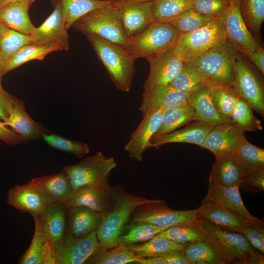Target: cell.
<instances>
[{
	"instance_id": "cell-1",
	"label": "cell",
	"mask_w": 264,
	"mask_h": 264,
	"mask_svg": "<svg viewBox=\"0 0 264 264\" xmlns=\"http://www.w3.org/2000/svg\"><path fill=\"white\" fill-rule=\"evenodd\" d=\"M160 200L135 196L128 193L121 186H116L113 205L103 216L96 230L100 247L110 249L117 246L134 210L141 205Z\"/></svg>"
},
{
	"instance_id": "cell-2",
	"label": "cell",
	"mask_w": 264,
	"mask_h": 264,
	"mask_svg": "<svg viewBox=\"0 0 264 264\" xmlns=\"http://www.w3.org/2000/svg\"><path fill=\"white\" fill-rule=\"evenodd\" d=\"M72 26L85 36H96L124 48L130 40L123 27L117 0L86 14Z\"/></svg>"
},
{
	"instance_id": "cell-3",
	"label": "cell",
	"mask_w": 264,
	"mask_h": 264,
	"mask_svg": "<svg viewBox=\"0 0 264 264\" xmlns=\"http://www.w3.org/2000/svg\"><path fill=\"white\" fill-rule=\"evenodd\" d=\"M86 36L115 87L129 92L134 75L135 59L121 45L96 36Z\"/></svg>"
},
{
	"instance_id": "cell-4",
	"label": "cell",
	"mask_w": 264,
	"mask_h": 264,
	"mask_svg": "<svg viewBox=\"0 0 264 264\" xmlns=\"http://www.w3.org/2000/svg\"><path fill=\"white\" fill-rule=\"evenodd\" d=\"M240 54L227 39L194 60L184 63L199 69L207 77L210 85L234 88L235 64Z\"/></svg>"
},
{
	"instance_id": "cell-5",
	"label": "cell",
	"mask_w": 264,
	"mask_h": 264,
	"mask_svg": "<svg viewBox=\"0 0 264 264\" xmlns=\"http://www.w3.org/2000/svg\"><path fill=\"white\" fill-rule=\"evenodd\" d=\"M178 31L169 23L154 21L140 33L130 37L128 52L135 60L156 58L174 47Z\"/></svg>"
},
{
	"instance_id": "cell-6",
	"label": "cell",
	"mask_w": 264,
	"mask_h": 264,
	"mask_svg": "<svg viewBox=\"0 0 264 264\" xmlns=\"http://www.w3.org/2000/svg\"><path fill=\"white\" fill-rule=\"evenodd\" d=\"M226 40L224 24L218 18L195 30L179 34L173 50L183 62H189Z\"/></svg>"
},
{
	"instance_id": "cell-7",
	"label": "cell",
	"mask_w": 264,
	"mask_h": 264,
	"mask_svg": "<svg viewBox=\"0 0 264 264\" xmlns=\"http://www.w3.org/2000/svg\"><path fill=\"white\" fill-rule=\"evenodd\" d=\"M217 248L226 264H245L254 248L241 233L223 230L208 220L198 217L193 222Z\"/></svg>"
},
{
	"instance_id": "cell-8",
	"label": "cell",
	"mask_w": 264,
	"mask_h": 264,
	"mask_svg": "<svg viewBox=\"0 0 264 264\" xmlns=\"http://www.w3.org/2000/svg\"><path fill=\"white\" fill-rule=\"evenodd\" d=\"M117 166L114 159L101 152L86 157L79 162L65 166L74 191L84 186L102 185L109 183V177Z\"/></svg>"
},
{
	"instance_id": "cell-9",
	"label": "cell",
	"mask_w": 264,
	"mask_h": 264,
	"mask_svg": "<svg viewBox=\"0 0 264 264\" xmlns=\"http://www.w3.org/2000/svg\"><path fill=\"white\" fill-rule=\"evenodd\" d=\"M198 217L197 209L175 210L163 200L138 206L132 213L129 224L149 223L161 227L193 223Z\"/></svg>"
},
{
	"instance_id": "cell-10",
	"label": "cell",
	"mask_w": 264,
	"mask_h": 264,
	"mask_svg": "<svg viewBox=\"0 0 264 264\" xmlns=\"http://www.w3.org/2000/svg\"><path fill=\"white\" fill-rule=\"evenodd\" d=\"M234 88L240 97L264 117L263 84L257 74L240 55L235 64Z\"/></svg>"
},
{
	"instance_id": "cell-11",
	"label": "cell",
	"mask_w": 264,
	"mask_h": 264,
	"mask_svg": "<svg viewBox=\"0 0 264 264\" xmlns=\"http://www.w3.org/2000/svg\"><path fill=\"white\" fill-rule=\"evenodd\" d=\"M227 39L243 55L255 50L260 44L247 27L242 17L240 0H231L225 13L220 17Z\"/></svg>"
},
{
	"instance_id": "cell-12",
	"label": "cell",
	"mask_w": 264,
	"mask_h": 264,
	"mask_svg": "<svg viewBox=\"0 0 264 264\" xmlns=\"http://www.w3.org/2000/svg\"><path fill=\"white\" fill-rule=\"evenodd\" d=\"M115 196V187L110 183L102 185L82 187L74 191L64 202L67 208L82 206L104 216L112 207Z\"/></svg>"
},
{
	"instance_id": "cell-13",
	"label": "cell",
	"mask_w": 264,
	"mask_h": 264,
	"mask_svg": "<svg viewBox=\"0 0 264 264\" xmlns=\"http://www.w3.org/2000/svg\"><path fill=\"white\" fill-rule=\"evenodd\" d=\"M96 231L80 237L66 236L54 252L57 264H82L100 248Z\"/></svg>"
},
{
	"instance_id": "cell-14",
	"label": "cell",
	"mask_w": 264,
	"mask_h": 264,
	"mask_svg": "<svg viewBox=\"0 0 264 264\" xmlns=\"http://www.w3.org/2000/svg\"><path fill=\"white\" fill-rule=\"evenodd\" d=\"M244 132L233 123L216 125L209 132L200 147L211 151L215 157L234 154L245 138Z\"/></svg>"
},
{
	"instance_id": "cell-15",
	"label": "cell",
	"mask_w": 264,
	"mask_h": 264,
	"mask_svg": "<svg viewBox=\"0 0 264 264\" xmlns=\"http://www.w3.org/2000/svg\"><path fill=\"white\" fill-rule=\"evenodd\" d=\"M52 5L54 8L53 11L40 26L35 27L31 36L32 43L56 45L61 51H67L69 48V35L62 8L58 3Z\"/></svg>"
},
{
	"instance_id": "cell-16",
	"label": "cell",
	"mask_w": 264,
	"mask_h": 264,
	"mask_svg": "<svg viewBox=\"0 0 264 264\" xmlns=\"http://www.w3.org/2000/svg\"><path fill=\"white\" fill-rule=\"evenodd\" d=\"M163 110H150L144 115L141 123L132 132L124 149L130 157L142 161L146 150L152 147L151 140L159 128Z\"/></svg>"
},
{
	"instance_id": "cell-17",
	"label": "cell",
	"mask_w": 264,
	"mask_h": 264,
	"mask_svg": "<svg viewBox=\"0 0 264 264\" xmlns=\"http://www.w3.org/2000/svg\"><path fill=\"white\" fill-rule=\"evenodd\" d=\"M39 217L44 235L54 254L66 237L67 208L64 202L45 205Z\"/></svg>"
},
{
	"instance_id": "cell-18",
	"label": "cell",
	"mask_w": 264,
	"mask_h": 264,
	"mask_svg": "<svg viewBox=\"0 0 264 264\" xmlns=\"http://www.w3.org/2000/svg\"><path fill=\"white\" fill-rule=\"evenodd\" d=\"M197 210L198 217L205 218L226 231L242 233L245 228L256 222L208 199H203Z\"/></svg>"
},
{
	"instance_id": "cell-19",
	"label": "cell",
	"mask_w": 264,
	"mask_h": 264,
	"mask_svg": "<svg viewBox=\"0 0 264 264\" xmlns=\"http://www.w3.org/2000/svg\"><path fill=\"white\" fill-rule=\"evenodd\" d=\"M189 94L179 91L169 84L144 90L139 108L144 115L150 110H166L190 103Z\"/></svg>"
},
{
	"instance_id": "cell-20",
	"label": "cell",
	"mask_w": 264,
	"mask_h": 264,
	"mask_svg": "<svg viewBox=\"0 0 264 264\" xmlns=\"http://www.w3.org/2000/svg\"><path fill=\"white\" fill-rule=\"evenodd\" d=\"M123 27L130 37L142 32L155 21L153 1L126 2L117 0Z\"/></svg>"
},
{
	"instance_id": "cell-21",
	"label": "cell",
	"mask_w": 264,
	"mask_h": 264,
	"mask_svg": "<svg viewBox=\"0 0 264 264\" xmlns=\"http://www.w3.org/2000/svg\"><path fill=\"white\" fill-rule=\"evenodd\" d=\"M150 72L143 85L144 90L168 84L180 72L183 62L174 53L173 48L148 60Z\"/></svg>"
},
{
	"instance_id": "cell-22",
	"label": "cell",
	"mask_w": 264,
	"mask_h": 264,
	"mask_svg": "<svg viewBox=\"0 0 264 264\" xmlns=\"http://www.w3.org/2000/svg\"><path fill=\"white\" fill-rule=\"evenodd\" d=\"M31 181L45 205L64 202L74 192L68 175L63 169L55 175L35 177Z\"/></svg>"
},
{
	"instance_id": "cell-23",
	"label": "cell",
	"mask_w": 264,
	"mask_h": 264,
	"mask_svg": "<svg viewBox=\"0 0 264 264\" xmlns=\"http://www.w3.org/2000/svg\"><path fill=\"white\" fill-rule=\"evenodd\" d=\"M21 138L23 142L35 140L46 133L41 124L27 113L23 102L18 98L12 108L8 119L3 121Z\"/></svg>"
},
{
	"instance_id": "cell-24",
	"label": "cell",
	"mask_w": 264,
	"mask_h": 264,
	"mask_svg": "<svg viewBox=\"0 0 264 264\" xmlns=\"http://www.w3.org/2000/svg\"><path fill=\"white\" fill-rule=\"evenodd\" d=\"M203 199L211 200L253 222L261 220L245 207L239 187L227 186L209 181L207 193Z\"/></svg>"
},
{
	"instance_id": "cell-25",
	"label": "cell",
	"mask_w": 264,
	"mask_h": 264,
	"mask_svg": "<svg viewBox=\"0 0 264 264\" xmlns=\"http://www.w3.org/2000/svg\"><path fill=\"white\" fill-rule=\"evenodd\" d=\"M8 204L22 213L40 215L45 204L31 181L16 185L7 192Z\"/></svg>"
},
{
	"instance_id": "cell-26",
	"label": "cell",
	"mask_w": 264,
	"mask_h": 264,
	"mask_svg": "<svg viewBox=\"0 0 264 264\" xmlns=\"http://www.w3.org/2000/svg\"><path fill=\"white\" fill-rule=\"evenodd\" d=\"M215 126L202 121L191 122L184 128L175 130L152 140L151 142L152 147L158 149L163 144L170 143H187L200 147L209 132Z\"/></svg>"
},
{
	"instance_id": "cell-27",
	"label": "cell",
	"mask_w": 264,
	"mask_h": 264,
	"mask_svg": "<svg viewBox=\"0 0 264 264\" xmlns=\"http://www.w3.org/2000/svg\"><path fill=\"white\" fill-rule=\"evenodd\" d=\"M67 208L66 236L80 237L96 231L103 215L82 206Z\"/></svg>"
},
{
	"instance_id": "cell-28",
	"label": "cell",
	"mask_w": 264,
	"mask_h": 264,
	"mask_svg": "<svg viewBox=\"0 0 264 264\" xmlns=\"http://www.w3.org/2000/svg\"><path fill=\"white\" fill-rule=\"evenodd\" d=\"M30 7L18 1L0 7V23L21 33L31 36L35 26L28 14Z\"/></svg>"
},
{
	"instance_id": "cell-29",
	"label": "cell",
	"mask_w": 264,
	"mask_h": 264,
	"mask_svg": "<svg viewBox=\"0 0 264 264\" xmlns=\"http://www.w3.org/2000/svg\"><path fill=\"white\" fill-rule=\"evenodd\" d=\"M243 176L234 154L216 157L209 181L221 185L239 188Z\"/></svg>"
},
{
	"instance_id": "cell-30",
	"label": "cell",
	"mask_w": 264,
	"mask_h": 264,
	"mask_svg": "<svg viewBox=\"0 0 264 264\" xmlns=\"http://www.w3.org/2000/svg\"><path fill=\"white\" fill-rule=\"evenodd\" d=\"M189 100L195 110L193 121L204 122L215 126L229 123L217 112L211 99L210 86L190 93Z\"/></svg>"
},
{
	"instance_id": "cell-31",
	"label": "cell",
	"mask_w": 264,
	"mask_h": 264,
	"mask_svg": "<svg viewBox=\"0 0 264 264\" xmlns=\"http://www.w3.org/2000/svg\"><path fill=\"white\" fill-rule=\"evenodd\" d=\"M242 176L264 170V150L244 138L234 153Z\"/></svg>"
},
{
	"instance_id": "cell-32",
	"label": "cell",
	"mask_w": 264,
	"mask_h": 264,
	"mask_svg": "<svg viewBox=\"0 0 264 264\" xmlns=\"http://www.w3.org/2000/svg\"><path fill=\"white\" fill-rule=\"evenodd\" d=\"M195 110L191 103L164 110L160 126L151 141L191 122Z\"/></svg>"
},
{
	"instance_id": "cell-33",
	"label": "cell",
	"mask_w": 264,
	"mask_h": 264,
	"mask_svg": "<svg viewBox=\"0 0 264 264\" xmlns=\"http://www.w3.org/2000/svg\"><path fill=\"white\" fill-rule=\"evenodd\" d=\"M115 0H51L58 3L62 10L66 28L68 29L80 17L94 9L106 6Z\"/></svg>"
},
{
	"instance_id": "cell-34",
	"label": "cell",
	"mask_w": 264,
	"mask_h": 264,
	"mask_svg": "<svg viewBox=\"0 0 264 264\" xmlns=\"http://www.w3.org/2000/svg\"><path fill=\"white\" fill-rule=\"evenodd\" d=\"M168 84L179 91L190 94L210 86V83L199 69L183 62L180 72Z\"/></svg>"
},
{
	"instance_id": "cell-35",
	"label": "cell",
	"mask_w": 264,
	"mask_h": 264,
	"mask_svg": "<svg viewBox=\"0 0 264 264\" xmlns=\"http://www.w3.org/2000/svg\"><path fill=\"white\" fill-rule=\"evenodd\" d=\"M183 251L191 264H226L220 253L207 239L188 243L183 249Z\"/></svg>"
},
{
	"instance_id": "cell-36",
	"label": "cell",
	"mask_w": 264,
	"mask_h": 264,
	"mask_svg": "<svg viewBox=\"0 0 264 264\" xmlns=\"http://www.w3.org/2000/svg\"><path fill=\"white\" fill-rule=\"evenodd\" d=\"M141 258L138 257L128 246L118 244L110 248H100L94 253L85 264H126L139 263Z\"/></svg>"
},
{
	"instance_id": "cell-37",
	"label": "cell",
	"mask_w": 264,
	"mask_h": 264,
	"mask_svg": "<svg viewBox=\"0 0 264 264\" xmlns=\"http://www.w3.org/2000/svg\"><path fill=\"white\" fill-rule=\"evenodd\" d=\"M210 88L211 99L218 114L226 122L233 123L232 115L239 97L235 88L216 84L210 85Z\"/></svg>"
},
{
	"instance_id": "cell-38",
	"label": "cell",
	"mask_w": 264,
	"mask_h": 264,
	"mask_svg": "<svg viewBox=\"0 0 264 264\" xmlns=\"http://www.w3.org/2000/svg\"><path fill=\"white\" fill-rule=\"evenodd\" d=\"M61 51L53 45L30 43L22 47L19 51L5 64L4 74L8 71L33 60H42L49 53Z\"/></svg>"
},
{
	"instance_id": "cell-39",
	"label": "cell",
	"mask_w": 264,
	"mask_h": 264,
	"mask_svg": "<svg viewBox=\"0 0 264 264\" xmlns=\"http://www.w3.org/2000/svg\"><path fill=\"white\" fill-rule=\"evenodd\" d=\"M34 220V235L28 248L20 258L19 264H43L48 245V241L43 233L40 217L31 215Z\"/></svg>"
},
{
	"instance_id": "cell-40",
	"label": "cell",
	"mask_w": 264,
	"mask_h": 264,
	"mask_svg": "<svg viewBox=\"0 0 264 264\" xmlns=\"http://www.w3.org/2000/svg\"><path fill=\"white\" fill-rule=\"evenodd\" d=\"M32 38L0 23V54L5 63L23 46L32 43Z\"/></svg>"
},
{
	"instance_id": "cell-41",
	"label": "cell",
	"mask_w": 264,
	"mask_h": 264,
	"mask_svg": "<svg viewBox=\"0 0 264 264\" xmlns=\"http://www.w3.org/2000/svg\"><path fill=\"white\" fill-rule=\"evenodd\" d=\"M188 243H178L168 239L154 237L143 243L128 245L138 257L145 258L155 257L166 252L183 249Z\"/></svg>"
},
{
	"instance_id": "cell-42",
	"label": "cell",
	"mask_w": 264,
	"mask_h": 264,
	"mask_svg": "<svg viewBox=\"0 0 264 264\" xmlns=\"http://www.w3.org/2000/svg\"><path fill=\"white\" fill-rule=\"evenodd\" d=\"M195 0H153L155 21L167 22L193 7Z\"/></svg>"
},
{
	"instance_id": "cell-43",
	"label": "cell",
	"mask_w": 264,
	"mask_h": 264,
	"mask_svg": "<svg viewBox=\"0 0 264 264\" xmlns=\"http://www.w3.org/2000/svg\"><path fill=\"white\" fill-rule=\"evenodd\" d=\"M128 230L120 237L118 244L128 246L148 241L168 228L149 223L129 224Z\"/></svg>"
},
{
	"instance_id": "cell-44",
	"label": "cell",
	"mask_w": 264,
	"mask_h": 264,
	"mask_svg": "<svg viewBox=\"0 0 264 264\" xmlns=\"http://www.w3.org/2000/svg\"><path fill=\"white\" fill-rule=\"evenodd\" d=\"M240 8L247 27L258 36L264 21V0H240Z\"/></svg>"
},
{
	"instance_id": "cell-45",
	"label": "cell",
	"mask_w": 264,
	"mask_h": 264,
	"mask_svg": "<svg viewBox=\"0 0 264 264\" xmlns=\"http://www.w3.org/2000/svg\"><path fill=\"white\" fill-rule=\"evenodd\" d=\"M154 237L165 238L182 244L206 239L205 235L194 223L170 227L157 234Z\"/></svg>"
},
{
	"instance_id": "cell-46",
	"label": "cell",
	"mask_w": 264,
	"mask_h": 264,
	"mask_svg": "<svg viewBox=\"0 0 264 264\" xmlns=\"http://www.w3.org/2000/svg\"><path fill=\"white\" fill-rule=\"evenodd\" d=\"M216 18L202 15L192 8L167 21L179 34L189 32L200 28Z\"/></svg>"
},
{
	"instance_id": "cell-47",
	"label": "cell",
	"mask_w": 264,
	"mask_h": 264,
	"mask_svg": "<svg viewBox=\"0 0 264 264\" xmlns=\"http://www.w3.org/2000/svg\"><path fill=\"white\" fill-rule=\"evenodd\" d=\"M42 137L52 148L69 153L79 158L83 157L89 152L88 145L80 141L68 139L54 133H44Z\"/></svg>"
},
{
	"instance_id": "cell-48",
	"label": "cell",
	"mask_w": 264,
	"mask_h": 264,
	"mask_svg": "<svg viewBox=\"0 0 264 264\" xmlns=\"http://www.w3.org/2000/svg\"><path fill=\"white\" fill-rule=\"evenodd\" d=\"M231 119L233 123L239 125L245 132L263 130L260 120L254 116L250 106L240 97L237 99Z\"/></svg>"
},
{
	"instance_id": "cell-49",
	"label": "cell",
	"mask_w": 264,
	"mask_h": 264,
	"mask_svg": "<svg viewBox=\"0 0 264 264\" xmlns=\"http://www.w3.org/2000/svg\"><path fill=\"white\" fill-rule=\"evenodd\" d=\"M231 0H195L192 8L197 12L215 18H220L227 11Z\"/></svg>"
},
{
	"instance_id": "cell-50",
	"label": "cell",
	"mask_w": 264,
	"mask_h": 264,
	"mask_svg": "<svg viewBox=\"0 0 264 264\" xmlns=\"http://www.w3.org/2000/svg\"><path fill=\"white\" fill-rule=\"evenodd\" d=\"M250 244L255 249L264 253V224L261 220L245 228L242 232Z\"/></svg>"
},
{
	"instance_id": "cell-51",
	"label": "cell",
	"mask_w": 264,
	"mask_h": 264,
	"mask_svg": "<svg viewBox=\"0 0 264 264\" xmlns=\"http://www.w3.org/2000/svg\"><path fill=\"white\" fill-rule=\"evenodd\" d=\"M239 188L251 193H258L264 190V170L243 176Z\"/></svg>"
},
{
	"instance_id": "cell-52",
	"label": "cell",
	"mask_w": 264,
	"mask_h": 264,
	"mask_svg": "<svg viewBox=\"0 0 264 264\" xmlns=\"http://www.w3.org/2000/svg\"><path fill=\"white\" fill-rule=\"evenodd\" d=\"M17 98L6 91L2 87H0V118L6 121L9 115Z\"/></svg>"
},
{
	"instance_id": "cell-53",
	"label": "cell",
	"mask_w": 264,
	"mask_h": 264,
	"mask_svg": "<svg viewBox=\"0 0 264 264\" xmlns=\"http://www.w3.org/2000/svg\"><path fill=\"white\" fill-rule=\"evenodd\" d=\"M164 264H191L183 249L172 250L157 256Z\"/></svg>"
},
{
	"instance_id": "cell-54",
	"label": "cell",
	"mask_w": 264,
	"mask_h": 264,
	"mask_svg": "<svg viewBox=\"0 0 264 264\" xmlns=\"http://www.w3.org/2000/svg\"><path fill=\"white\" fill-rule=\"evenodd\" d=\"M0 118V139L10 145L23 142L21 138L11 129L7 127Z\"/></svg>"
},
{
	"instance_id": "cell-55",
	"label": "cell",
	"mask_w": 264,
	"mask_h": 264,
	"mask_svg": "<svg viewBox=\"0 0 264 264\" xmlns=\"http://www.w3.org/2000/svg\"><path fill=\"white\" fill-rule=\"evenodd\" d=\"M258 68L261 73L264 74V50L260 45L255 50L244 54Z\"/></svg>"
},
{
	"instance_id": "cell-56",
	"label": "cell",
	"mask_w": 264,
	"mask_h": 264,
	"mask_svg": "<svg viewBox=\"0 0 264 264\" xmlns=\"http://www.w3.org/2000/svg\"><path fill=\"white\" fill-rule=\"evenodd\" d=\"M264 263V257L263 253H259L254 250L248 257L245 264H261Z\"/></svg>"
},
{
	"instance_id": "cell-57",
	"label": "cell",
	"mask_w": 264,
	"mask_h": 264,
	"mask_svg": "<svg viewBox=\"0 0 264 264\" xmlns=\"http://www.w3.org/2000/svg\"><path fill=\"white\" fill-rule=\"evenodd\" d=\"M140 264H164V263L156 257L141 258Z\"/></svg>"
},
{
	"instance_id": "cell-58",
	"label": "cell",
	"mask_w": 264,
	"mask_h": 264,
	"mask_svg": "<svg viewBox=\"0 0 264 264\" xmlns=\"http://www.w3.org/2000/svg\"><path fill=\"white\" fill-rule=\"evenodd\" d=\"M36 0H2L0 7L3 6L13 1H18L30 7Z\"/></svg>"
},
{
	"instance_id": "cell-59",
	"label": "cell",
	"mask_w": 264,
	"mask_h": 264,
	"mask_svg": "<svg viewBox=\"0 0 264 264\" xmlns=\"http://www.w3.org/2000/svg\"><path fill=\"white\" fill-rule=\"evenodd\" d=\"M5 62L0 54V87H2L1 85V80L4 73V68Z\"/></svg>"
},
{
	"instance_id": "cell-60",
	"label": "cell",
	"mask_w": 264,
	"mask_h": 264,
	"mask_svg": "<svg viewBox=\"0 0 264 264\" xmlns=\"http://www.w3.org/2000/svg\"><path fill=\"white\" fill-rule=\"evenodd\" d=\"M121 1L126 2H138V1H151L153 0H119Z\"/></svg>"
},
{
	"instance_id": "cell-61",
	"label": "cell",
	"mask_w": 264,
	"mask_h": 264,
	"mask_svg": "<svg viewBox=\"0 0 264 264\" xmlns=\"http://www.w3.org/2000/svg\"><path fill=\"white\" fill-rule=\"evenodd\" d=\"M2 0H0V5H1V4Z\"/></svg>"
}]
</instances>
